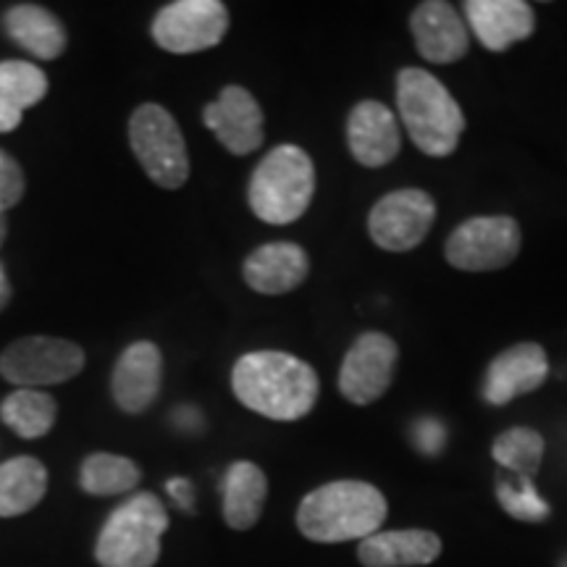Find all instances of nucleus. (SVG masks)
Segmentation results:
<instances>
[{"instance_id":"1","label":"nucleus","mask_w":567,"mask_h":567,"mask_svg":"<svg viewBox=\"0 0 567 567\" xmlns=\"http://www.w3.org/2000/svg\"><path fill=\"white\" fill-rule=\"evenodd\" d=\"M234 396L271 421H300L321 394L316 368L281 350L247 352L231 368Z\"/></svg>"},{"instance_id":"2","label":"nucleus","mask_w":567,"mask_h":567,"mask_svg":"<svg viewBox=\"0 0 567 567\" xmlns=\"http://www.w3.org/2000/svg\"><path fill=\"white\" fill-rule=\"evenodd\" d=\"M386 496L354 478L331 481L305 494L297 507V528L316 544H342L379 534L386 520Z\"/></svg>"},{"instance_id":"3","label":"nucleus","mask_w":567,"mask_h":567,"mask_svg":"<svg viewBox=\"0 0 567 567\" xmlns=\"http://www.w3.org/2000/svg\"><path fill=\"white\" fill-rule=\"evenodd\" d=\"M396 111L408 137L429 158L457 151L465 132V113L452 92L425 69L408 66L396 74Z\"/></svg>"},{"instance_id":"4","label":"nucleus","mask_w":567,"mask_h":567,"mask_svg":"<svg viewBox=\"0 0 567 567\" xmlns=\"http://www.w3.org/2000/svg\"><path fill=\"white\" fill-rule=\"evenodd\" d=\"M316 195L313 158L300 145H276L255 166L247 184V203L264 224L287 226L300 221Z\"/></svg>"},{"instance_id":"5","label":"nucleus","mask_w":567,"mask_h":567,"mask_svg":"<svg viewBox=\"0 0 567 567\" xmlns=\"http://www.w3.org/2000/svg\"><path fill=\"white\" fill-rule=\"evenodd\" d=\"M168 530V513L161 496L140 492L103 523L95 542V559L101 567H155L161 559V542Z\"/></svg>"},{"instance_id":"6","label":"nucleus","mask_w":567,"mask_h":567,"mask_svg":"<svg viewBox=\"0 0 567 567\" xmlns=\"http://www.w3.org/2000/svg\"><path fill=\"white\" fill-rule=\"evenodd\" d=\"M130 145L142 172L163 189H179L189 179V153L182 126L158 103H142L130 116Z\"/></svg>"},{"instance_id":"7","label":"nucleus","mask_w":567,"mask_h":567,"mask_svg":"<svg viewBox=\"0 0 567 567\" xmlns=\"http://www.w3.org/2000/svg\"><path fill=\"white\" fill-rule=\"evenodd\" d=\"M520 247L523 231L513 216H476L446 237L444 258L457 271L486 274L507 268Z\"/></svg>"},{"instance_id":"8","label":"nucleus","mask_w":567,"mask_h":567,"mask_svg":"<svg viewBox=\"0 0 567 567\" xmlns=\"http://www.w3.org/2000/svg\"><path fill=\"white\" fill-rule=\"evenodd\" d=\"M84 363V350L69 339L24 337L0 352V375L19 389H42L71 381Z\"/></svg>"},{"instance_id":"9","label":"nucleus","mask_w":567,"mask_h":567,"mask_svg":"<svg viewBox=\"0 0 567 567\" xmlns=\"http://www.w3.org/2000/svg\"><path fill=\"white\" fill-rule=\"evenodd\" d=\"M229 21V9L221 0H176L155 13L151 34L166 53H203L226 38Z\"/></svg>"},{"instance_id":"10","label":"nucleus","mask_w":567,"mask_h":567,"mask_svg":"<svg viewBox=\"0 0 567 567\" xmlns=\"http://www.w3.org/2000/svg\"><path fill=\"white\" fill-rule=\"evenodd\" d=\"M436 221V200L425 189L405 187L381 197L368 216L373 245L386 252H408L429 237Z\"/></svg>"},{"instance_id":"11","label":"nucleus","mask_w":567,"mask_h":567,"mask_svg":"<svg viewBox=\"0 0 567 567\" xmlns=\"http://www.w3.org/2000/svg\"><path fill=\"white\" fill-rule=\"evenodd\" d=\"M400 347L381 331H365L354 339L339 368V392L352 405H373L394 381Z\"/></svg>"},{"instance_id":"12","label":"nucleus","mask_w":567,"mask_h":567,"mask_svg":"<svg viewBox=\"0 0 567 567\" xmlns=\"http://www.w3.org/2000/svg\"><path fill=\"white\" fill-rule=\"evenodd\" d=\"M203 124L231 155H250L264 145L266 118L250 90L229 84L203 109Z\"/></svg>"},{"instance_id":"13","label":"nucleus","mask_w":567,"mask_h":567,"mask_svg":"<svg viewBox=\"0 0 567 567\" xmlns=\"http://www.w3.org/2000/svg\"><path fill=\"white\" fill-rule=\"evenodd\" d=\"M410 32L417 53L439 66L463 61L471 51V32L460 11L446 0H425L417 6L410 17Z\"/></svg>"},{"instance_id":"14","label":"nucleus","mask_w":567,"mask_h":567,"mask_svg":"<svg viewBox=\"0 0 567 567\" xmlns=\"http://www.w3.org/2000/svg\"><path fill=\"white\" fill-rule=\"evenodd\" d=\"M547 375V350L536 342H520L492 360L484 379V400L494 408L509 405L517 396L536 392Z\"/></svg>"},{"instance_id":"15","label":"nucleus","mask_w":567,"mask_h":567,"mask_svg":"<svg viewBox=\"0 0 567 567\" xmlns=\"http://www.w3.org/2000/svg\"><path fill=\"white\" fill-rule=\"evenodd\" d=\"M163 354L158 344L134 342L118 354L111 375L113 402L130 415L145 413L161 394Z\"/></svg>"},{"instance_id":"16","label":"nucleus","mask_w":567,"mask_h":567,"mask_svg":"<svg viewBox=\"0 0 567 567\" xmlns=\"http://www.w3.org/2000/svg\"><path fill=\"white\" fill-rule=\"evenodd\" d=\"M347 147L360 166H389L402 151L394 113L381 101H360L347 116Z\"/></svg>"},{"instance_id":"17","label":"nucleus","mask_w":567,"mask_h":567,"mask_svg":"<svg viewBox=\"0 0 567 567\" xmlns=\"http://www.w3.org/2000/svg\"><path fill=\"white\" fill-rule=\"evenodd\" d=\"M463 11L473 34L492 53L509 51L536 30V13L526 0H467Z\"/></svg>"},{"instance_id":"18","label":"nucleus","mask_w":567,"mask_h":567,"mask_svg":"<svg viewBox=\"0 0 567 567\" xmlns=\"http://www.w3.org/2000/svg\"><path fill=\"white\" fill-rule=\"evenodd\" d=\"M243 274L252 292L279 297L302 287L310 274V255L297 243H266L247 255Z\"/></svg>"},{"instance_id":"19","label":"nucleus","mask_w":567,"mask_h":567,"mask_svg":"<svg viewBox=\"0 0 567 567\" xmlns=\"http://www.w3.org/2000/svg\"><path fill=\"white\" fill-rule=\"evenodd\" d=\"M442 555V538L434 530H379L360 542L363 567H423Z\"/></svg>"},{"instance_id":"20","label":"nucleus","mask_w":567,"mask_h":567,"mask_svg":"<svg viewBox=\"0 0 567 567\" xmlns=\"http://www.w3.org/2000/svg\"><path fill=\"white\" fill-rule=\"evenodd\" d=\"M3 30L32 59L53 61L66 51V30L45 6L19 3L3 13Z\"/></svg>"},{"instance_id":"21","label":"nucleus","mask_w":567,"mask_h":567,"mask_svg":"<svg viewBox=\"0 0 567 567\" xmlns=\"http://www.w3.org/2000/svg\"><path fill=\"white\" fill-rule=\"evenodd\" d=\"M268 499V478L264 467L250 460H237L224 476V523L234 530L258 526Z\"/></svg>"},{"instance_id":"22","label":"nucleus","mask_w":567,"mask_h":567,"mask_svg":"<svg viewBox=\"0 0 567 567\" xmlns=\"http://www.w3.org/2000/svg\"><path fill=\"white\" fill-rule=\"evenodd\" d=\"M48 76L30 61H0V134L13 132L24 111L45 101Z\"/></svg>"},{"instance_id":"23","label":"nucleus","mask_w":567,"mask_h":567,"mask_svg":"<svg viewBox=\"0 0 567 567\" xmlns=\"http://www.w3.org/2000/svg\"><path fill=\"white\" fill-rule=\"evenodd\" d=\"M48 492V467L38 457L21 455L0 463V517L30 513Z\"/></svg>"},{"instance_id":"24","label":"nucleus","mask_w":567,"mask_h":567,"mask_svg":"<svg viewBox=\"0 0 567 567\" xmlns=\"http://www.w3.org/2000/svg\"><path fill=\"white\" fill-rule=\"evenodd\" d=\"M0 417L21 439H42L51 434L59 417V402L42 389H17L0 405Z\"/></svg>"},{"instance_id":"25","label":"nucleus","mask_w":567,"mask_h":567,"mask_svg":"<svg viewBox=\"0 0 567 567\" xmlns=\"http://www.w3.org/2000/svg\"><path fill=\"white\" fill-rule=\"evenodd\" d=\"M140 465L113 452H92L80 467V486L90 496L130 494L140 486Z\"/></svg>"},{"instance_id":"26","label":"nucleus","mask_w":567,"mask_h":567,"mask_svg":"<svg viewBox=\"0 0 567 567\" xmlns=\"http://www.w3.org/2000/svg\"><path fill=\"white\" fill-rule=\"evenodd\" d=\"M544 452H547V444H544V436L534 429H509L505 434L494 439L492 455L496 463H499L505 471H513L517 478H530L542 467Z\"/></svg>"},{"instance_id":"27","label":"nucleus","mask_w":567,"mask_h":567,"mask_svg":"<svg viewBox=\"0 0 567 567\" xmlns=\"http://www.w3.org/2000/svg\"><path fill=\"white\" fill-rule=\"evenodd\" d=\"M496 499L509 517L523 523H544L549 517V502L536 492L534 481L520 478V486L499 478L496 484Z\"/></svg>"},{"instance_id":"28","label":"nucleus","mask_w":567,"mask_h":567,"mask_svg":"<svg viewBox=\"0 0 567 567\" xmlns=\"http://www.w3.org/2000/svg\"><path fill=\"white\" fill-rule=\"evenodd\" d=\"M24 168L19 166V161L13 158L11 153H6L3 147H0V213L19 205L21 197H24Z\"/></svg>"},{"instance_id":"29","label":"nucleus","mask_w":567,"mask_h":567,"mask_svg":"<svg viewBox=\"0 0 567 567\" xmlns=\"http://www.w3.org/2000/svg\"><path fill=\"white\" fill-rule=\"evenodd\" d=\"M415 444L423 455H439L446 444V429L436 417H421L415 423Z\"/></svg>"},{"instance_id":"30","label":"nucleus","mask_w":567,"mask_h":567,"mask_svg":"<svg viewBox=\"0 0 567 567\" xmlns=\"http://www.w3.org/2000/svg\"><path fill=\"white\" fill-rule=\"evenodd\" d=\"M166 488H168V494L174 496L176 505L193 513V509H195V488L187 478H172L166 484Z\"/></svg>"},{"instance_id":"31","label":"nucleus","mask_w":567,"mask_h":567,"mask_svg":"<svg viewBox=\"0 0 567 567\" xmlns=\"http://www.w3.org/2000/svg\"><path fill=\"white\" fill-rule=\"evenodd\" d=\"M11 284L9 281H3L0 284V313H3L6 308H9V302H11Z\"/></svg>"},{"instance_id":"32","label":"nucleus","mask_w":567,"mask_h":567,"mask_svg":"<svg viewBox=\"0 0 567 567\" xmlns=\"http://www.w3.org/2000/svg\"><path fill=\"white\" fill-rule=\"evenodd\" d=\"M6 237H9V221H6V213H0V247H3Z\"/></svg>"},{"instance_id":"33","label":"nucleus","mask_w":567,"mask_h":567,"mask_svg":"<svg viewBox=\"0 0 567 567\" xmlns=\"http://www.w3.org/2000/svg\"><path fill=\"white\" fill-rule=\"evenodd\" d=\"M6 281V274H3V268H0V284H3Z\"/></svg>"}]
</instances>
